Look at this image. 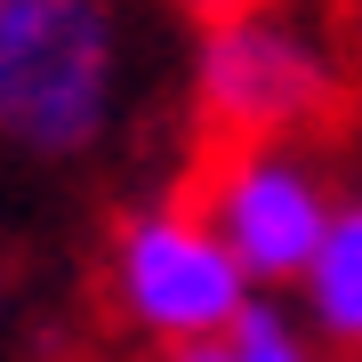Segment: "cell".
Here are the masks:
<instances>
[{
	"label": "cell",
	"mask_w": 362,
	"mask_h": 362,
	"mask_svg": "<svg viewBox=\"0 0 362 362\" xmlns=\"http://www.w3.org/2000/svg\"><path fill=\"white\" fill-rule=\"evenodd\" d=\"M129 97V25L113 0H0V145L89 161Z\"/></svg>",
	"instance_id": "6da1fadb"
},
{
	"label": "cell",
	"mask_w": 362,
	"mask_h": 362,
	"mask_svg": "<svg viewBox=\"0 0 362 362\" xmlns=\"http://www.w3.org/2000/svg\"><path fill=\"white\" fill-rule=\"evenodd\" d=\"M185 97L218 145H298L346 105V65L290 8L250 0L218 25H194Z\"/></svg>",
	"instance_id": "7a4b0ae2"
},
{
	"label": "cell",
	"mask_w": 362,
	"mask_h": 362,
	"mask_svg": "<svg viewBox=\"0 0 362 362\" xmlns=\"http://www.w3.org/2000/svg\"><path fill=\"white\" fill-rule=\"evenodd\" d=\"M250 298H258L250 274L233 266V250L209 233L194 202H137L105 233V306L161 362L218 338Z\"/></svg>",
	"instance_id": "3957f363"
},
{
	"label": "cell",
	"mask_w": 362,
	"mask_h": 362,
	"mask_svg": "<svg viewBox=\"0 0 362 362\" xmlns=\"http://www.w3.org/2000/svg\"><path fill=\"white\" fill-rule=\"evenodd\" d=\"M194 209L233 250L250 290L274 298V290H298V274L314 266L330 209H338V185L322 177V161L306 145H218Z\"/></svg>",
	"instance_id": "277c9868"
},
{
	"label": "cell",
	"mask_w": 362,
	"mask_h": 362,
	"mask_svg": "<svg viewBox=\"0 0 362 362\" xmlns=\"http://www.w3.org/2000/svg\"><path fill=\"white\" fill-rule=\"evenodd\" d=\"M298 322L314 330L322 354L362 362V194H338L322 250L298 274Z\"/></svg>",
	"instance_id": "5b68a950"
},
{
	"label": "cell",
	"mask_w": 362,
	"mask_h": 362,
	"mask_svg": "<svg viewBox=\"0 0 362 362\" xmlns=\"http://www.w3.org/2000/svg\"><path fill=\"white\" fill-rule=\"evenodd\" d=\"M169 362H322V346H314V330L282 298H250L218 338H202V346H185Z\"/></svg>",
	"instance_id": "8992f818"
},
{
	"label": "cell",
	"mask_w": 362,
	"mask_h": 362,
	"mask_svg": "<svg viewBox=\"0 0 362 362\" xmlns=\"http://www.w3.org/2000/svg\"><path fill=\"white\" fill-rule=\"evenodd\" d=\"M194 25H218V16H233V8H250V0H177Z\"/></svg>",
	"instance_id": "52a82bcc"
},
{
	"label": "cell",
	"mask_w": 362,
	"mask_h": 362,
	"mask_svg": "<svg viewBox=\"0 0 362 362\" xmlns=\"http://www.w3.org/2000/svg\"><path fill=\"white\" fill-rule=\"evenodd\" d=\"M0 306H8V298H0Z\"/></svg>",
	"instance_id": "ba28073f"
}]
</instances>
